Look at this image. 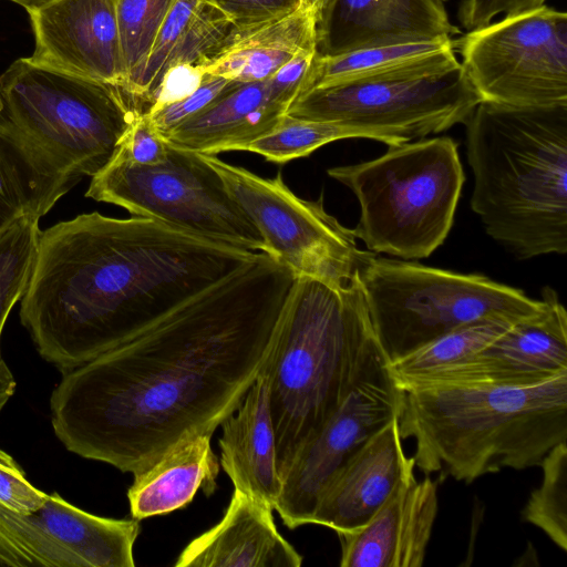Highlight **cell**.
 I'll return each instance as SVG.
<instances>
[{
	"label": "cell",
	"mask_w": 567,
	"mask_h": 567,
	"mask_svg": "<svg viewBox=\"0 0 567 567\" xmlns=\"http://www.w3.org/2000/svg\"><path fill=\"white\" fill-rule=\"evenodd\" d=\"M296 279L260 251L159 324L63 372L50 398L55 436L134 474L179 441L214 433L259 375Z\"/></svg>",
	"instance_id": "1"
},
{
	"label": "cell",
	"mask_w": 567,
	"mask_h": 567,
	"mask_svg": "<svg viewBox=\"0 0 567 567\" xmlns=\"http://www.w3.org/2000/svg\"><path fill=\"white\" fill-rule=\"evenodd\" d=\"M258 252L150 218L82 214L41 231L21 323L65 372L159 324Z\"/></svg>",
	"instance_id": "2"
},
{
	"label": "cell",
	"mask_w": 567,
	"mask_h": 567,
	"mask_svg": "<svg viewBox=\"0 0 567 567\" xmlns=\"http://www.w3.org/2000/svg\"><path fill=\"white\" fill-rule=\"evenodd\" d=\"M138 114L117 84L16 60L0 75V151L32 215L105 168Z\"/></svg>",
	"instance_id": "3"
},
{
	"label": "cell",
	"mask_w": 567,
	"mask_h": 567,
	"mask_svg": "<svg viewBox=\"0 0 567 567\" xmlns=\"http://www.w3.org/2000/svg\"><path fill=\"white\" fill-rule=\"evenodd\" d=\"M399 429L414 464L471 483L504 467L539 466L567 442V371L533 385L431 384L404 389Z\"/></svg>",
	"instance_id": "4"
},
{
	"label": "cell",
	"mask_w": 567,
	"mask_h": 567,
	"mask_svg": "<svg viewBox=\"0 0 567 567\" xmlns=\"http://www.w3.org/2000/svg\"><path fill=\"white\" fill-rule=\"evenodd\" d=\"M466 125L471 207L519 259L567 252V105L481 102Z\"/></svg>",
	"instance_id": "5"
},
{
	"label": "cell",
	"mask_w": 567,
	"mask_h": 567,
	"mask_svg": "<svg viewBox=\"0 0 567 567\" xmlns=\"http://www.w3.org/2000/svg\"><path fill=\"white\" fill-rule=\"evenodd\" d=\"M377 344L358 277L342 287L296 279L260 371L281 478L337 411Z\"/></svg>",
	"instance_id": "6"
},
{
	"label": "cell",
	"mask_w": 567,
	"mask_h": 567,
	"mask_svg": "<svg viewBox=\"0 0 567 567\" xmlns=\"http://www.w3.org/2000/svg\"><path fill=\"white\" fill-rule=\"evenodd\" d=\"M360 204L357 239L374 254L429 257L446 239L465 181L457 143L421 138L380 157L328 169Z\"/></svg>",
	"instance_id": "7"
},
{
	"label": "cell",
	"mask_w": 567,
	"mask_h": 567,
	"mask_svg": "<svg viewBox=\"0 0 567 567\" xmlns=\"http://www.w3.org/2000/svg\"><path fill=\"white\" fill-rule=\"evenodd\" d=\"M358 280L373 334L392 363L465 323L492 316L523 319L544 300L477 274L368 255Z\"/></svg>",
	"instance_id": "8"
},
{
	"label": "cell",
	"mask_w": 567,
	"mask_h": 567,
	"mask_svg": "<svg viewBox=\"0 0 567 567\" xmlns=\"http://www.w3.org/2000/svg\"><path fill=\"white\" fill-rule=\"evenodd\" d=\"M188 234L249 251L262 237L202 154L167 143L165 158L140 165L115 155L85 194Z\"/></svg>",
	"instance_id": "9"
},
{
	"label": "cell",
	"mask_w": 567,
	"mask_h": 567,
	"mask_svg": "<svg viewBox=\"0 0 567 567\" xmlns=\"http://www.w3.org/2000/svg\"><path fill=\"white\" fill-rule=\"evenodd\" d=\"M481 102L460 65L427 78L310 89L295 99L287 115L337 122L392 146L464 124Z\"/></svg>",
	"instance_id": "10"
},
{
	"label": "cell",
	"mask_w": 567,
	"mask_h": 567,
	"mask_svg": "<svg viewBox=\"0 0 567 567\" xmlns=\"http://www.w3.org/2000/svg\"><path fill=\"white\" fill-rule=\"evenodd\" d=\"M482 102L567 105V14L543 4L503 16L454 41Z\"/></svg>",
	"instance_id": "11"
},
{
	"label": "cell",
	"mask_w": 567,
	"mask_h": 567,
	"mask_svg": "<svg viewBox=\"0 0 567 567\" xmlns=\"http://www.w3.org/2000/svg\"><path fill=\"white\" fill-rule=\"evenodd\" d=\"M202 156L257 227L262 252L289 268L296 278L342 287L358 277L370 252L359 249L353 229L326 212L322 198L298 197L280 173L265 178L215 154Z\"/></svg>",
	"instance_id": "12"
},
{
	"label": "cell",
	"mask_w": 567,
	"mask_h": 567,
	"mask_svg": "<svg viewBox=\"0 0 567 567\" xmlns=\"http://www.w3.org/2000/svg\"><path fill=\"white\" fill-rule=\"evenodd\" d=\"M403 394L377 344L337 411L300 449L282 476L275 511L286 526L310 524L328 481L378 431L400 415Z\"/></svg>",
	"instance_id": "13"
},
{
	"label": "cell",
	"mask_w": 567,
	"mask_h": 567,
	"mask_svg": "<svg viewBox=\"0 0 567 567\" xmlns=\"http://www.w3.org/2000/svg\"><path fill=\"white\" fill-rule=\"evenodd\" d=\"M137 519L87 513L58 493L37 512L0 504V566L134 567Z\"/></svg>",
	"instance_id": "14"
},
{
	"label": "cell",
	"mask_w": 567,
	"mask_h": 567,
	"mask_svg": "<svg viewBox=\"0 0 567 567\" xmlns=\"http://www.w3.org/2000/svg\"><path fill=\"white\" fill-rule=\"evenodd\" d=\"M545 308L513 323L470 360L420 378L404 389L431 384L533 385L567 371V312L555 290L542 291Z\"/></svg>",
	"instance_id": "15"
},
{
	"label": "cell",
	"mask_w": 567,
	"mask_h": 567,
	"mask_svg": "<svg viewBox=\"0 0 567 567\" xmlns=\"http://www.w3.org/2000/svg\"><path fill=\"white\" fill-rule=\"evenodd\" d=\"M35 64L122 85L125 80L113 0H55L29 13Z\"/></svg>",
	"instance_id": "16"
},
{
	"label": "cell",
	"mask_w": 567,
	"mask_h": 567,
	"mask_svg": "<svg viewBox=\"0 0 567 567\" xmlns=\"http://www.w3.org/2000/svg\"><path fill=\"white\" fill-rule=\"evenodd\" d=\"M315 31L317 58L461 33L439 0H320Z\"/></svg>",
	"instance_id": "17"
},
{
	"label": "cell",
	"mask_w": 567,
	"mask_h": 567,
	"mask_svg": "<svg viewBox=\"0 0 567 567\" xmlns=\"http://www.w3.org/2000/svg\"><path fill=\"white\" fill-rule=\"evenodd\" d=\"M398 417L331 476L318 497L310 524L332 528L337 534L354 532L399 486L415 478L414 460L404 453Z\"/></svg>",
	"instance_id": "18"
},
{
	"label": "cell",
	"mask_w": 567,
	"mask_h": 567,
	"mask_svg": "<svg viewBox=\"0 0 567 567\" xmlns=\"http://www.w3.org/2000/svg\"><path fill=\"white\" fill-rule=\"evenodd\" d=\"M437 513V487L430 477L399 486L370 520L340 533L342 567H420Z\"/></svg>",
	"instance_id": "19"
},
{
	"label": "cell",
	"mask_w": 567,
	"mask_h": 567,
	"mask_svg": "<svg viewBox=\"0 0 567 567\" xmlns=\"http://www.w3.org/2000/svg\"><path fill=\"white\" fill-rule=\"evenodd\" d=\"M301 555L277 530L272 509L234 488L223 518L194 538L177 567H299Z\"/></svg>",
	"instance_id": "20"
},
{
	"label": "cell",
	"mask_w": 567,
	"mask_h": 567,
	"mask_svg": "<svg viewBox=\"0 0 567 567\" xmlns=\"http://www.w3.org/2000/svg\"><path fill=\"white\" fill-rule=\"evenodd\" d=\"M293 100L271 78L241 83L163 137L172 146L200 154L240 151L272 131Z\"/></svg>",
	"instance_id": "21"
},
{
	"label": "cell",
	"mask_w": 567,
	"mask_h": 567,
	"mask_svg": "<svg viewBox=\"0 0 567 567\" xmlns=\"http://www.w3.org/2000/svg\"><path fill=\"white\" fill-rule=\"evenodd\" d=\"M220 465L238 489L276 508L281 477L266 377L260 372L237 409L220 424Z\"/></svg>",
	"instance_id": "22"
},
{
	"label": "cell",
	"mask_w": 567,
	"mask_h": 567,
	"mask_svg": "<svg viewBox=\"0 0 567 567\" xmlns=\"http://www.w3.org/2000/svg\"><path fill=\"white\" fill-rule=\"evenodd\" d=\"M315 25L316 9L302 6L271 22L234 28L197 66L204 75L240 83L265 81L299 53L315 50Z\"/></svg>",
	"instance_id": "23"
},
{
	"label": "cell",
	"mask_w": 567,
	"mask_h": 567,
	"mask_svg": "<svg viewBox=\"0 0 567 567\" xmlns=\"http://www.w3.org/2000/svg\"><path fill=\"white\" fill-rule=\"evenodd\" d=\"M460 65L453 38L365 48L334 56H315L300 93L341 83L441 75Z\"/></svg>",
	"instance_id": "24"
},
{
	"label": "cell",
	"mask_w": 567,
	"mask_h": 567,
	"mask_svg": "<svg viewBox=\"0 0 567 567\" xmlns=\"http://www.w3.org/2000/svg\"><path fill=\"white\" fill-rule=\"evenodd\" d=\"M212 435H190L133 474L127 491L133 518L140 520L183 508L199 488L207 496L216 491L219 463L212 449Z\"/></svg>",
	"instance_id": "25"
},
{
	"label": "cell",
	"mask_w": 567,
	"mask_h": 567,
	"mask_svg": "<svg viewBox=\"0 0 567 567\" xmlns=\"http://www.w3.org/2000/svg\"><path fill=\"white\" fill-rule=\"evenodd\" d=\"M518 320L492 316L460 326L389 363L390 373L403 389L420 378L470 360Z\"/></svg>",
	"instance_id": "26"
},
{
	"label": "cell",
	"mask_w": 567,
	"mask_h": 567,
	"mask_svg": "<svg viewBox=\"0 0 567 567\" xmlns=\"http://www.w3.org/2000/svg\"><path fill=\"white\" fill-rule=\"evenodd\" d=\"M343 138L365 137L360 131L337 122L305 120L286 114L272 131L245 144L240 151H249L267 161L284 164Z\"/></svg>",
	"instance_id": "27"
},
{
	"label": "cell",
	"mask_w": 567,
	"mask_h": 567,
	"mask_svg": "<svg viewBox=\"0 0 567 567\" xmlns=\"http://www.w3.org/2000/svg\"><path fill=\"white\" fill-rule=\"evenodd\" d=\"M543 481L533 491L522 514L560 549L567 550V442L554 446L543 458Z\"/></svg>",
	"instance_id": "28"
},
{
	"label": "cell",
	"mask_w": 567,
	"mask_h": 567,
	"mask_svg": "<svg viewBox=\"0 0 567 567\" xmlns=\"http://www.w3.org/2000/svg\"><path fill=\"white\" fill-rule=\"evenodd\" d=\"M40 234L39 218L24 215L0 235V339L11 309L27 288Z\"/></svg>",
	"instance_id": "29"
},
{
	"label": "cell",
	"mask_w": 567,
	"mask_h": 567,
	"mask_svg": "<svg viewBox=\"0 0 567 567\" xmlns=\"http://www.w3.org/2000/svg\"><path fill=\"white\" fill-rule=\"evenodd\" d=\"M175 1L113 0L125 71L123 84L144 64L155 35Z\"/></svg>",
	"instance_id": "30"
},
{
	"label": "cell",
	"mask_w": 567,
	"mask_h": 567,
	"mask_svg": "<svg viewBox=\"0 0 567 567\" xmlns=\"http://www.w3.org/2000/svg\"><path fill=\"white\" fill-rule=\"evenodd\" d=\"M234 28L231 21L220 10L203 0L187 30L169 52L155 81L153 92L167 70L181 64L198 65Z\"/></svg>",
	"instance_id": "31"
},
{
	"label": "cell",
	"mask_w": 567,
	"mask_h": 567,
	"mask_svg": "<svg viewBox=\"0 0 567 567\" xmlns=\"http://www.w3.org/2000/svg\"><path fill=\"white\" fill-rule=\"evenodd\" d=\"M240 82L205 75L202 84L188 96L148 110L146 113L162 136L236 89Z\"/></svg>",
	"instance_id": "32"
},
{
	"label": "cell",
	"mask_w": 567,
	"mask_h": 567,
	"mask_svg": "<svg viewBox=\"0 0 567 567\" xmlns=\"http://www.w3.org/2000/svg\"><path fill=\"white\" fill-rule=\"evenodd\" d=\"M49 495L34 487L13 457L0 449L1 505L20 514H30L40 509Z\"/></svg>",
	"instance_id": "33"
},
{
	"label": "cell",
	"mask_w": 567,
	"mask_h": 567,
	"mask_svg": "<svg viewBox=\"0 0 567 567\" xmlns=\"http://www.w3.org/2000/svg\"><path fill=\"white\" fill-rule=\"evenodd\" d=\"M220 10L236 29L256 27L289 16L303 0H204Z\"/></svg>",
	"instance_id": "34"
},
{
	"label": "cell",
	"mask_w": 567,
	"mask_h": 567,
	"mask_svg": "<svg viewBox=\"0 0 567 567\" xmlns=\"http://www.w3.org/2000/svg\"><path fill=\"white\" fill-rule=\"evenodd\" d=\"M167 152V142L157 131L147 113L137 115L122 140L116 155L140 165L162 162Z\"/></svg>",
	"instance_id": "35"
},
{
	"label": "cell",
	"mask_w": 567,
	"mask_h": 567,
	"mask_svg": "<svg viewBox=\"0 0 567 567\" xmlns=\"http://www.w3.org/2000/svg\"><path fill=\"white\" fill-rule=\"evenodd\" d=\"M546 0H464L458 9V20L467 31L484 27L498 16L532 10Z\"/></svg>",
	"instance_id": "36"
},
{
	"label": "cell",
	"mask_w": 567,
	"mask_h": 567,
	"mask_svg": "<svg viewBox=\"0 0 567 567\" xmlns=\"http://www.w3.org/2000/svg\"><path fill=\"white\" fill-rule=\"evenodd\" d=\"M24 215H32L29 198L16 171L0 151V235Z\"/></svg>",
	"instance_id": "37"
},
{
	"label": "cell",
	"mask_w": 567,
	"mask_h": 567,
	"mask_svg": "<svg viewBox=\"0 0 567 567\" xmlns=\"http://www.w3.org/2000/svg\"><path fill=\"white\" fill-rule=\"evenodd\" d=\"M204 76L197 65L181 64L171 68L161 76L151 96L148 110L188 96L202 84Z\"/></svg>",
	"instance_id": "38"
},
{
	"label": "cell",
	"mask_w": 567,
	"mask_h": 567,
	"mask_svg": "<svg viewBox=\"0 0 567 567\" xmlns=\"http://www.w3.org/2000/svg\"><path fill=\"white\" fill-rule=\"evenodd\" d=\"M17 382L3 359L0 360V412L16 391Z\"/></svg>",
	"instance_id": "39"
},
{
	"label": "cell",
	"mask_w": 567,
	"mask_h": 567,
	"mask_svg": "<svg viewBox=\"0 0 567 567\" xmlns=\"http://www.w3.org/2000/svg\"><path fill=\"white\" fill-rule=\"evenodd\" d=\"M20 4L28 13L40 10L55 0H9Z\"/></svg>",
	"instance_id": "40"
},
{
	"label": "cell",
	"mask_w": 567,
	"mask_h": 567,
	"mask_svg": "<svg viewBox=\"0 0 567 567\" xmlns=\"http://www.w3.org/2000/svg\"><path fill=\"white\" fill-rule=\"evenodd\" d=\"M305 6L317 9L319 0H303Z\"/></svg>",
	"instance_id": "41"
},
{
	"label": "cell",
	"mask_w": 567,
	"mask_h": 567,
	"mask_svg": "<svg viewBox=\"0 0 567 567\" xmlns=\"http://www.w3.org/2000/svg\"><path fill=\"white\" fill-rule=\"evenodd\" d=\"M439 1H441L442 3H445L447 0H439Z\"/></svg>",
	"instance_id": "42"
},
{
	"label": "cell",
	"mask_w": 567,
	"mask_h": 567,
	"mask_svg": "<svg viewBox=\"0 0 567 567\" xmlns=\"http://www.w3.org/2000/svg\"><path fill=\"white\" fill-rule=\"evenodd\" d=\"M319 2H320V0H319ZM318 4H319V3H318ZM317 7H318V6H317Z\"/></svg>",
	"instance_id": "43"
}]
</instances>
